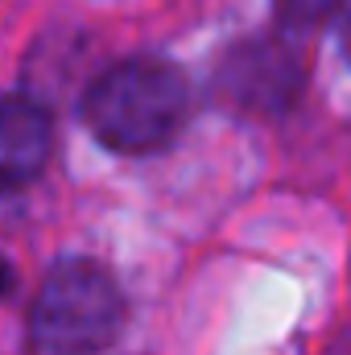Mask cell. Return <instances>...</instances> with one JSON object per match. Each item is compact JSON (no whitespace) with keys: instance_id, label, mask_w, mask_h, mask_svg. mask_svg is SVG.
Listing matches in <instances>:
<instances>
[{"instance_id":"cell-1","label":"cell","mask_w":351,"mask_h":355,"mask_svg":"<svg viewBox=\"0 0 351 355\" xmlns=\"http://www.w3.org/2000/svg\"><path fill=\"white\" fill-rule=\"evenodd\" d=\"M190 83L166 58L108 67L83 95V124L116 153H157L190 120Z\"/></svg>"},{"instance_id":"cell-2","label":"cell","mask_w":351,"mask_h":355,"mask_svg":"<svg viewBox=\"0 0 351 355\" xmlns=\"http://www.w3.org/2000/svg\"><path fill=\"white\" fill-rule=\"evenodd\" d=\"M124 327L112 272L87 257L58 261L29 306V355H103Z\"/></svg>"},{"instance_id":"cell-3","label":"cell","mask_w":351,"mask_h":355,"mask_svg":"<svg viewBox=\"0 0 351 355\" xmlns=\"http://www.w3.org/2000/svg\"><path fill=\"white\" fill-rule=\"evenodd\" d=\"M302 79H306V71L289 42L257 37V42H240L223 54V62L215 67V99L232 116L273 120L293 107Z\"/></svg>"},{"instance_id":"cell-4","label":"cell","mask_w":351,"mask_h":355,"mask_svg":"<svg viewBox=\"0 0 351 355\" xmlns=\"http://www.w3.org/2000/svg\"><path fill=\"white\" fill-rule=\"evenodd\" d=\"M50 116L29 95L0 99V190H21L50 162Z\"/></svg>"},{"instance_id":"cell-5","label":"cell","mask_w":351,"mask_h":355,"mask_svg":"<svg viewBox=\"0 0 351 355\" xmlns=\"http://www.w3.org/2000/svg\"><path fill=\"white\" fill-rule=\"evenodd\" d=\"M273 4H277V21L289 33H310V29H323L343 0H273Z\"/></svg>"},{"instance_id":"cell-6","label":"cell","mask_w":351,"mask_h":355,"mask_svg":"<svg viewBox=\"0 0 351 355\" xmlns=\"http://www.w3.org/2000/svg\"><path fill=\"white\" fill-rule=\"evenodd\" d=\"M8 289H12V265H8V261L0 257V297H4Z\"/></svg>"},{"instance_id":"cell-7","label":"cell","mask_w":351,"mask_h":355,"mask_svg":"<svg viewBox=\"0 0 351 355\" xmlns=\"http://www.w3.org/2000/svg\"><path fill=\"white\" fill-rule=\"evenodd\" d=\"M343 54H348V62H351V4H348V12H343Z\"/></svg>"}]
</instances>
